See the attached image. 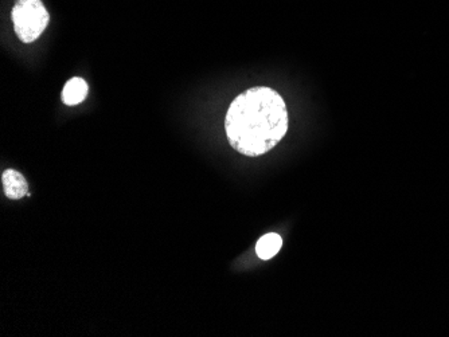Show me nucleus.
Returning a JSON list of instances; mask_svg holds the SVG:
<instances>
[{"label": "nucleus", "instance_id": "1", "mask_svg": "<svg viewBox=\"0 0 449 337\" xmlns=\"http://www.w3.org/2000/svg\"><path fill=\"white\" fill-rule=\"evenodd\" d=\"M224 131L236 152L249 158L261 156L287 135V105L276 90L250 88L231 101L224 117Z\"/></svg>", "mask_w": 449, "mask_h": 337}, {"label": "nucleus", "instance_id": "2", "mask_svg": "<svg viewBox=\"0 0 449 337\" xmlns=\"http://www.w3.org/2000/svg\"><path fill=\"white\" fill-rule=\"evenodd\" d=\"M11 18L15 34L23 44L37 41L50 21L42 0H18L12 8Z\"/></svg>", "mask_w": 449, "mask_h": 337}, {"label": "nucleus", "instance_id": "3", "mask_svg": "<svg viewBox=\"0 0 449 337\" xmlns=\"http://www.w3.org/2000/svg\"><path fill=\"white\" fill-rule=\"evenodd\" d=\"M1 183H3V188H4V194L8 199L18 201L24 195H27V192H28V184L23 178L22 174H19L18 171L7 170L3 174Z\"/></svg>", "mask_w": 449, "mask_h": 337}, {"label": "nucleus", "instance_id": "4", "mask_svg": "<svg viewBox=\"0 0 449 337\" xmlns=\"http://www.w3.org/2000/svg\"><path fill=\"white\" fill-rule=\"evenodd\" d=\"M88 95V84L85 80L74 77L69 80L62 90V101L68 107L81 104Z\"/></svg>", "mask_w": 449, "mask_h": 337}, {"label": "nucleus", "instance_id": "5", "mask_svg": "<svg viewBox=\"0 0 449 337\" xmlns=\"http://www.w3.org/2000/svg\"><path fill=\"white\" fill-rule=\"evenodd\" d=\"M283 246V239L279 234L270 233L264 237H261L256 245V253L260 257V259H270L273 258Z\"/></svg>", "mask_w": 449, "mask_h": 337}]
</instances>
